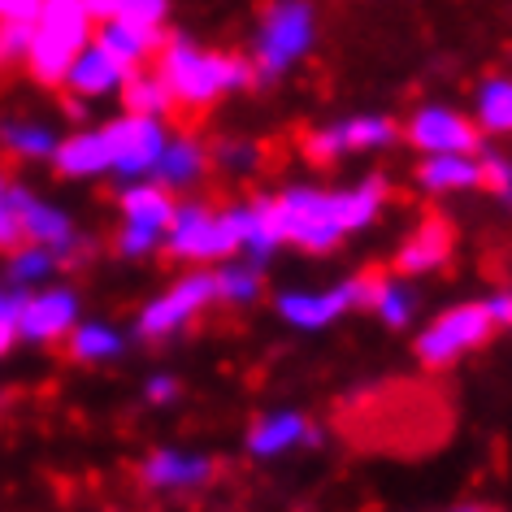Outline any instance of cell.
<instances>
[{"label": "cell", "mask_w": 512, "mask_h": 512, "mask_svg": "<svg viewBox=\"0 0 512 512\" xmlns=\"http://www.w3.org/2000/svg\"><path fill=\"white\" fill-rule=\"evenodd\" d=\"M274 222L283 230V243H296V248L309 252H330L343 235L369 226L382 209V183L369 178V183L352 187V191H317V187H287L270 196Z\"/></svg>", "instance_id": "cell-1"}, {"label": "cell", "mask_w": 512, "mask_h": 512, "mask_svg": "<svg viewBox=\"0 0 512 512\" xmlns=\"http://www.w3.org/2000/svg\"><path fill=\"white\" fill-rule=\"evenodd\" d=\"M157 70H161L165 87H170L174 105H187V109H204V105H213V100H222L252 83L248 61L209 53V48H196L191 40L165 44Z\"/></svg>", "instance_id": "cell-2"}, {"label": "cell", "mask_w": 512, "mask_h": 512, "mask_svg": "<svg viewBox=\"0 0 512 512\" xmlns=\"http://www.w3.org/2000/svg\"><path fill=\"white\" fill-rule=\"evenodd\" d=\"M92 14L79 0H40L31 18V48L27 66L40 83H66L70 61L92 44Z\"/></svg>", "instance_id": "cell-3"}, {"label": "cell", "mask_w": 512, "mask_h": 512, "mask_svg": "<svg viewBox=\"0 0 512 512\" xmlns=\"http://www.w3.org/2000/svg\"><path fill=\"white\" fill-rule=\"evenodd\" d=\"M313 35H317V18H313L309 0H278V5H270L261 18V31H256V48H252L256 79L287 74L313 48Z\"/></svg>", "instance_id": "cell-4"}, {"label": "cell", "mask_w": 512, "mask_h": 512, "mask_svg": "<svg viewBox=\"0 0 512 512\" xmlns=\"http://www.w3.org/2000/svg\"><path fill=\"white\" fill-rule=\"evenodd\" d=\"M165 239H170V252L178 261H226V256L239 252V226H235V217H230V209L213 213L209 204H200V200L174 204Z\"/></svg>", "instance_id": "cell-5"}, {"label": "cell", "mask_w": 512, "mask_h": 512, "mask_svg": "<svg viewBox=\"0 0 512 512\" xmlns=\"http://www.w3.org/2000/svg\"><path fill=\"white\" fill-rule=\"evenodd\" d=\"M100 135H105L109 170L122 178H148L170 144L161 118H152V113H122L109 126H100Z\"/></svg>", "instance_id": "cell-6"}, {"label": "cell", "mask_w": 512, "mask_h": 512, "mask_svg": "<svg viewBox=\"0 0 512 512\" xmlns=\"http://www.w3.org/2000/svg\"><path fill=\"white\" fill-rule=\"evenodd\" d=\"M491 330H495V322H491V313H486V304H460V309L443 313L439 322H430L421 330L417 356L430 369H443V365L460 361L465 352H473L478 343L491 339Z\"/></svg>", "instance_id": "cell-7"}, {"label": "cell", "mask_w": 512, "mask_h": 512, "mask_svg": "<svg viewBox=\"0 0 512 512\" xmlns=\"http://www.w3.org/2000/svg\"><path fill=\"white\" fill-rule=\"evenodd\" d=\"M374 283L378 278H348L343 287H330V291H283L278 296V313L300 330H322L348 309H369Z\"/></svg>", "instance_id": "cell-8"}, {"label": "cell", "mask_w": 512, "mask_h": 512, "mask_svg": "<svg viewBox=\"0 0 512 512\" xmlns=\"http://www.w3.org/2000/svg\"><path fill=\"white\" fill-rule=\"evenodd\" d=\"M213 274H187L183 283H174L165 296H157L139 313V335L144 339H170L187 322H196L204 304H213Z\"/></svg>", "instance_id": "cell-9"}, {"label": "cell", "mask_w": 512, "mask_h": 512, "mask_svg": "<svg viewBox=\"0 0 512 512\" xmlns=\"http://www.w3.org/2000/svg\"><path fill=\"white\" fill-rule=\"evenodd\" d=\"M79 322V296L66 287H48L35 296H22L18 304V339L27 343H53Z\"/></svg>", "instance_id": "cell-10"}, {"label": "cell", "mask_w": 512, "mask_h": 512, "mask_svg": "<svg viewBox=\"0 0 512 512\" xmlns=\"http://www.w3.org/2000/svg\"><path fill=\"white\" fill-rule=\"evenodd\" d=\"M387 144H395V122L361 113V118L335 122V126H326V131L309 135V157L330 165V161H339L343 152H369V148H387Z\"/></svg>", "instance_id": "cell-11"}, {"label": "cell", "mask_w": 512, "mask_h": 512, "mask_svg": "<svg viewBox=\"0 0 512 512\" xmlns=\"http://www.w3.org/2000/svg\"><path fill=\"white\" fill-rule=\"evenodd\" d=\"M9 200H14V209H18L22 239L44 243V248H53L61 261H66V256L74 252V243H79V235H74V226H70V217L61 213L57 204L31 196V191H22V187H9Z\"/></svg>", "instance_id": "cell-12"}, {"label": "cell", "mask_w": 512, "mask_h": 512, "mask_svg": "<svg viewBox=\"0 0 512 512\" xmlns=\"http://www.w3.org/2000/svg\"><path fill=\"white\" fill-rule=\"evenodd\" d=\"M408 139H413L421 152H473L478 148V126L469 118H460L456 109L430 105L408 122Z\"/></svg>", "instance_id": "cell-13"}, {"label": "cell", "mask_w": 512, "mask_h": 512, "mask_svg": "<svg viewBox=\"0 0 512 512\" xmlns=\"http://www.w3.org/2000/svg\"><path fill=\"white\" fill-rule=\"evenodd\" d=\"M126 70L122 61H113L105 48H100L96 40L83 48L79 57L70 61V70H66V87H70V96H83V100H100V96H113L122 87L126 79Z\"/></svg>", "instance_id": "cell-14"}, {"label": "cell", "mask_w": 512, "mask_h": 512, "mask_svg": "<svg viewBox=\"0 0 512 512\" xmlns=\"http://www.w3.org/2000/svg\"><path fill=\"white\" fill-rule=\"evenodd\" d=\"M144 482L152 491H200L213 482V460L196 452H152L144 460Z\"/></svg>", "instance_id": "cell-15"}, {"label": "cell", "mask_w": 512, "mask_h": 512, "mask_svg": "<svg viewBox=\"0 0 512 512\" xmlns=\"http://www.w3.org/2000/svg\"><path fill=\"white\" fill-rule=\"evenodd\" d=\"M300 443H322V430L309 426V417H300V413H270L248 430V452L261 460L283 456Z\"/></svg>", "instance_id": "cell-16"}, {"label": "cell", "mask_w": 512, "mask_h": 512, "mask_svg": "<svg viewBox=\"0 0 512 512\" xmlns=\"http://www.w3.org/2000/svg\"><path fill=\"white\" fill-rule=\"evenodd\" d=\"M96 44L105 48V53H109L113 61H122L126 70H135V66H144L148 53L161 44V31H157V27H139V22L113 14V18L100 22Z\"/></svg>", "instance_id": "cell-17"}, {"label": "cell", "mask_w": 512, "mask_h": 512, "mask_svg": "<svg viewBox=\"0 0 512 512\" xmlns=\"http://www.w3.org/2000/svg\"><path fill=\"white\" fill-rule=\"evenodd\" d=\"M230 217H235V226H239V252L248 256V261H256V265H261L265 256H274V248L283 243V230H278V222H274L270 200L235 204Z\"/></svg>", "instance_id": "cell-18"}, {"label": "cell", "mask_w": 512, "mask_h": 512, "mask_svg": "<svg viewBox=\"0 0 512 512\" xmlns=\"http://www.w3.org/2000/svg\"><path fill=\"white\" fill-rule=\"evenodd\" d=\"M53 165L66 178H96L109 170V152H105V135L100 131H79L70 139H61L53 152Z\"/></svg>", "instance_id": "cell-19"}, {"label": "cell", "mask_w": 512, "mask_h": 512, "mask_svg": "<svg viewBox=\"0 0 512 512\" xmlns=\"http://www.w3.org/2000/svg\"><path fill=\"white\" fill-rule=\"evenodd\" d=\"M204 170H209V152H204L196 139H170L161 152V161H157V170H152V178L157 183H165L170 191L178 187H191V183H200Z\"/></svg>", "instance_id": "cell-20"}, {"label": "cell", "mask_w": 512, "mask_h": 512, "mask_svg": "<svg viewBox=\"0 0 512 512\" xmlns=\"http://www.w3.org/2000/svg\"><path fill=\"white\" fill-rule=\"evenodd\" d=\"M417 178L426 191H469L478 187V161L469 152H426Z\"/></svg>", "instance_id": "cell-21"}, {"label": "cell", "mask_w": 512, "mask_h": 512, "mask_svg": "<svg viewBox=\"0 0 512 512\" xmlns=\"http://www.w3.org/2000/svg\"><path fill=\"white\" fill-rule=\"evenodd\" d=\"M447 252H452V230H447L439 217H430V222H421L417 235L404 243L400 270L404 274H430V270H439V265L447 261Z\"/></svg>", "instance_id": "cell-22"}, {"label": "cell", "mask_w": 512, "mask_h": 512, "mask_svg": "<svg viewBox=\"0 0 512 512\" xmlns=\"http://www.w3.org/2000/svg\"><path fill=\"white\" fill-rule=\"evenodd\" d=\"M57 144H61V135L44 122H31V118H5L0 122V148L14 152V157H27V161L48 157L53 161Z\"/></svg>", "instance_id": "cell-23"}, {"label": "cell", "mask_w": 512, "mask_h": 512, "mask_svg": "<svg viewBox=\"0 0 512 512\" xmlns=\"http://www.w3.org/2000/svg\"><path fill=\"white\" fill-rule=\"evenodd\" d=\"M122 213H126V222H144V226L165 230L174 217V196L157 178H152V183H131L122 191Z\"/></svg>", "instance_id": "cell-24"}, {"label": "cell", "mask_w": 512, "mask_h": 512, "mask_svg": "<svg viewBox=\"0 0 512 512\" xmlns=\"http://www.w3.org/2000/svg\"><path fill=\"white\" fill-rule=\"evenodd\" d=\"M118 92H122V105L131 109V113H152V118H161V113L174 109V96H170V87H165L161 70L135 66V70L122 79Z\"/></svg>", "instance_id": "cell-25"}, {"label": "cell", "mask_w": 512, "mask_h": 512, "mask_svg": "<svg viewBox=\"0 0 512 512\" xmlns=\"http://www.w3.org/2000/svg\"><path fill=\"white\" fill-rule=\"evenodd\" d=\"M126 348V339L105 322H74L70 326V356L74 361H113Z\"/></svg>", "instance_id": "cell-26"}, {"label": "cell", "mask_w": 512, "mask_h": 512, "mask_svg": "<svg viewBox=\"0 0 512 512\" xmlns=\"http://www.w3.org/2000/svg\"><path fill=\"white\" fill-rule=\"evenodd\" d=\"M478 122L491 135H512V79H486L478 87Z\"/></svg>", "instance_id": "cell-27"}, {"label": "cell", "mask_w": 512, "mask_h": 512, "mask_svg": "<svg viewBox=\"0 0 512 512\" xmlns=\"http://www.w3.org/2000/svg\"><path fill=\"white\" fill-rule=\"evenodd\" d=\"M369 309H374L387 326H408V317H413V309H417V296H413L408 283H400V278H378Z\"/></svg>", "instance_id": "cell-28"}, {"label": "cell", "mask_w": 512, "mask_h": 512, "mask_svg": "<svg viewBox=\"0 0 512 512\" xmlns=\"http://www.w3.org/2000/svg\"><path fill=\"white\" fill-rule=\"evenodd\" d=\"M213 296L226 300V304H252L261 296V270H256V261L222 265V270L213 274Z\"/></svg>", "instance_id": "cell-29"}, {"label": "cell", "mask_w": 512, "mask_h": 512, "mask_svg": "<svg viewBox=\"0 0 512 512\" xmlns=\"http://www.w3.org/2000/svg\"><path fill=\"white\" fill-rule=\"evenodd\" d=\"M61 265V256L53 248H44V243H31L27 248L14 252V261H9V283L14 287H31V283H44V278H53Z\"/></svg>", "instance_id": "cell-30"}, {"label": "cell", "mask_w": 512, "mask_h": 512, "mask_svg": "<svg viewBox=\"0 0 512 512\" xmlns=\"http://www.w3.org/2000/svg\"><path fill=\"white\" fill-rule=\"evenodd\" d=\"M478 187H486L499 204H508L512 209V161L508 157H482L478 161Z\"/></svg>", "instance_id": "cell-31"}, {"label": "cell", "mask_w": 512, "mask_h": 512, "mask_svg": "<svg viewBox=\"0 0 512 512\" xmlns=\"http://www.w3.org/2000/svg\"><path fill=\"white\" fill-rule=\"evenodd\" d=\"M213 161L222 165L226 174H252L256 165H261V148L256 144H235V139H230V144H217V152H213Z\"/></svg>", "instance_id": "cell-32"}, {"label": "cell", "mask_w": 512, "mask_h": 512, "mask_svg": "<svg viewBox=\"0 0 512 512\" xmlns=\"http://www.w3.org/2000/svg\"><path fill=\"white\" fill-rule=\"evenodd\" d=\"M165 230L157 226H144V222H122V235H118V248L126 256H148L152 248H161Z\"/></svg>", "instance_id": "cell-33"}, {"label": "cell", "mask_w": 512, "mask_h": 512, "mask_svg": "<svg viewBox=\"0 0 512 512\" xmlns=\"http://www.w3.org/2000/svg\"><path fill=\"white\" fill-rule=\"evenodd\" d=\"M165 9H170V0H118V18H131L139 27H157L165 22Z\"/></svg>", "instance_id": "cell-34"}, {"label": "cell", "mask_w": 512, "mask_h": 512, "mask_svg": "<svg viewBox=\"0 0 512 512\" xmlns=\"http://www.w3.org/2000/svg\"><path fill=\"white\" fill-rule=\"evenodd\" d=\"M18 243H22V222L14 200H9V183L0 178V248H18Z\"/></svg>", "instance_id": "cell-35"}, {"label": "cell", "mask_w": 512, "mask_h": 512, "mask_svg": "<svg viewBox=\"0 0 512 512\" xmlns=\"http://www.w3.org/2000/svg\"><path fill=\"white\" fill-rule=\"evenodd\" d=\"M18 304H22L18 291H0V356L18 339Z\"/></svg>", "instance_id": "cell-36"}, {"label": "cell", "mask_w": 512, "mask_h": 512, "mask_svg": "<svg viewBox=\"0 0 512 512\" xmlns=\"http://www.w3.org/2000/svg\"><path fill=\"white\" fill-rule=\"evenodd\" d=\"M482 304H486V313H491L495 326H512V296H504V291H499V296L482 300Z\"/></svg>", "instance_id": "cell-37"}, {"label": "cell", "mask_w": 512, "mask_h": 512, "mask_svg": "<svg viewBox=\"0 0 512 512\" xmlns=\"http://www.w3.org/2000/svg\"><path fill=\"white\" fill-rule=\"evenodd\" d=\"M40 0H0V18H35Z\"/></svg>", "instance_id": "cell-38"}, {"label": "cell", "mask_w": 512, "mask_h": 512, "mask_svg": "<svg viewBox=\"0 0 512 512\" xmlns=\"http://www.w3.org/2000/svg\"><path fill=\"white\" fill-rule=\"evenodd\" d=\"M174 391H178V387H174V378H165V374H157V378L148 382V400H152V404L174 400Z\"/></svg>", "instance_id": "cell-39"}, {"label": "cell", "mask_w": 512, "mask_h": 512, "mask_svg": "<svg viewBox=\"0 0 512 512\" xmlns=\"http://www.w3.org/2000/svg\"><path fill=\"white\" fill-rule=\"evenodd\" d=\"M79 5L92 14V22H105V18L118 14V0H79Z\"/></svg>", "instance_id": "cell-40"}, {"label": "cell", "mask_w": 512, "mask_h": 512, "mask_svg": "<svg viewBox=\"0 0 512 512\" xmlns=\"http://www.w3.org/2000/svg\"><path fill=\"white\" fill-rule=\"evenodd\" d=\"M0 61H5V57H0Z\"/></svg>", "instance_id": "cell-41"}]
</instances>
